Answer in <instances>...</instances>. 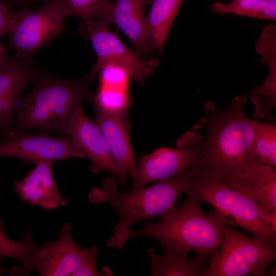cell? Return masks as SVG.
<instances>
[{
  "mask_svg": "<svg viewBox=\"0 0 276 276\" xmlns=\"http://www.w3.org/2000/svg\"><path fill=\"white\" fill-rule=\"evenodd\" d=\"M248 98L247 94L236 96L225 108L218 107L212 100L206 102L203 114L193 126L206 131L199 174L230 185L248 163L254 134L252 119L243 110Z\"/></svg>",
  "mask_w": 276,
  "mask_h": 276,
  "instance_id": "6da1fadb",
  "label": "cell"
},
{
  "mask_svg": "<svg viewBox=\"0 0 276 276\" xmlns=\"http://www.w3.org/2000/svg\"><path fill=\"white\" fill-rule=\"evenodd\" d=\"M199 173L194 169L172 178L152 183L149 187L119 191L112 177L103 178L102 189L94 188L88 193L92 204L106 203L114 209L118 221L113 228V236L106 244L108 248L120 250L128 239L132 226L141 221L173 216L180 197L186 194L194 177Z\"/></svg>",
  "mask_w": 276,
  "mask_h": 276,
  "instance_id": "7a4b0ae2",
  "label": "cell"
},
{
  "mask_svg": "<svg viewBox=\"0 0 276 276\" xmlns=\"http://www.w3.org/2000/svg\"><path fill=\"white\" fill-rule=\"evenodd\" d=\"M32 81V90L15 104L9 133L34 129L67 136L75 108L93 97L90 81L86 77L63 79L36 72Z\"/></svg>",
  "mask_w": 276,
  "mask_h": 276,
  "instance_id": "3957f363",
  "label": "cell"
},
{
  "mask_svg": "<svg viewBox=\"0 0 276 276\" xmlns=\"http://www.w3.org/2000/svg\"><path fill=\"white\" fill-rule=\"evenodd\" d=\"M186 196L173 216L158 222L146 221L142 228L131 229L128 239L149 237L163 249L187 254L193 251L212 256L220 246L225 229L234 226V222L215 208L205 213L199 201L191 195Z\"/></svg>",
  "mask_w": 276,
  "mask_h": 276,
  "instance_id": "277c9868",
  "label": "cell"
},
{
  "mask_svg": "<svg viewBox=\"0 0 276 276\" xmlns=\"http://www.w3.org/2000/svg\"><path fill=\"white\" fill-rule=\"evenodd\" d=\"M186 194L205 202L231 219L252 237L276 245V233L269 224L270 215L259 203L231 188L226 181L198 174Z\"/></svg>",
  "mask_w": 276,
  "mask_h": 276,
  "instance_id": "5b68a950",
  "label": "cell"
},
{
  "mask_svg": "<svg viewBox=\"0 0 276 276\" xmlns=\"http://www.w3.org/2000/svg\"><path fill=\"white\" fill-rule=\"evenodd\" d=\"M275 259L276 245L228 226L219 248L210 258L206 276L266 275Z\"/></svg>",
  "mask_w": 276,
  "mask_h": 276,
  "instance_id": "8992f818",
  "label": "cell"
},
{
  "mask_svg": "<svg viewBox=\"0 0 276 276\" xmlns=\"http://www.w3.org/2000/svg\"><path fill=\"white\" fill-rule=\"evenodd\" d=\"M100 19L82 21L79 32L88 39L97 55V61L86 77L91 82L108 65L124 68L129 76L143 86L148 77L159 66L157 59H142L136 52L127 47Z\"/></svg>",
  "mask_w": 276,
  "mask_h": 276,
  "instance_id": "52a82bcc",
  "label": "cell"
},
{
  "mask_svg": "<svg viewBox=\"0 0 276 276\" xmlns=\"http://www.w3.org/2000/svg\"><path fill=\"white\" fill-rule=\"evenodd\" d=\"M203 140V136L199 133L189 131L177 140L176 149L160 147L143 155L136 164L131 189L167 180L194 169L198 170Z\"/></svg>",
  "mask_w": 276,
  "mask_h": 276,
  "instance_id": "ba28073f",
  "label": "cell"
},
{
  "mask_svg": "<svg viewBox=\"0 0 276 276\" xmlns=\"http://www.w3.org/2000/svg\"><path fill=\"white\" fill-rule=\"evenodd\" d=\"M67 16L58 0H52L35 12L21 11L16 14L8 48L14 50L20 58L30 59L62 33Z\"/></svg>",
  "mask_w": 276,
  "mask_h": 276,
  "instance_id": "9c48e42d",
  "label": "cell"
},
{
  "mask_svg": "<svg viewBox=\"0 0 276 276\" xmlns=\"http://www.w3.org/2000/svg\"><path fill=\"white\" fill-rule=\"evenodd\" d=\"M19 158L27 164L54 162L73 158H85L66 136L25 131L10 132L0 142V157Z\"/></svg>",
  "mask_w": 276,
  "mask_h": 276,
  "instance_id": "30bf717a",
  "label": "cell"
},
{
  "mask_svg": "<svg viewBox=\"0 0 276 276\" xmlns=\"http://www.w3.org/2000/svg\"><path fill=\"white\" fill-rule=\"evenodd\" d=\"M67 136L85 158L89 160L93 173L106 172L117 183H127L128 177L119 171L114 163L100 127L96 121L84 113L82 104L75 108Z\"/></svg>",
  "mask_w": 276,
  "mask_h": 276,
  "instance_id": "8fae6325",
  "label": "cell"
},
{
  "mask_svg": "<svg viewBox=\"0 0 276 276\" xmlns=\"http://www.w3.org/2000/svg\"><path fill=\"white\" fill-rule=\"evenodd\" d=\"M72 228L70 223L65 222L56 240L38 245L32 258V271L41 276L72 275L86 250L74 240Z\"/></svg>",
  "mask_w": 276,
  "mask_h": 276,
  "instance_id": "7c38bea8",
  "label": "cell"
},
{
  "mask_svg": "<svg viewBox=\"0 0 276 276\" xmlns=\"http://www.w3.org/2000/svg\"><path fill=\"white\" fill-rule=\"evenodd\" d=\"M29 59L16 55L8 57L0 64V135L2 138L11 129L16 101L35 73Z\"/></svg>",
  "mask_w": 276,
  "mask_h": 276,
  "instance_id": "4fadbf2b",
  "label": "cell"
},
{
  "mask_svg": "<svg viewBox=\"0 0 276 276\" xmlns=\"http://www.w3.org/2000/svg\"><path fill=\"white\" fill-rule=\"evenodd\" d=\"M94 108L95 121L103 133L114 163L124 175L132 178L136 164L126 116L97 107Z\"/></svg>",
  "mask_w": 276,
  "mask_h": 276,
  "instance_id": "5bb4252c",
  "label": "cell"
},
{
  "mask_svg": "<svg viewBox=\"0 0 276 276\" xmlns=\"http://www.w3.org/2000/svg\"><path fill=\"white\" fill-rule=\"evenodd\" d=\"M35 164L26 176L14 183L20 198L32 206L48 210L66 205V201L53 177V163L42 161Z\"/></svg>",
  "mask_w": 276,
  "mask_h": 276,
  "instance_id": "9a60e30c",
  "label": "cell"
},
{
  "mask_svg": "<svg viewBox=\"0 0 276 276\" xmlns=\"http://www.w3.org/2000/svg\"><path fill=\"white\" fill-rule=\"evenodd\" d=\"M153 0H115L110 24L116 25L128 38L142 58L151 55L153 49L148 39L145 8Z\"/></svg>",
  "mask_w": 276,
  "mask_h": 276,
  "instance_id": "2e32d148",
  "label": "cell"
},
{
  "mask_svg": "<svg viewBox=\"0 0 276 276\" xmlns=\"http://www.w3.org/2000/svg\"><path fill=\"white\" fill-rule=\"evenodd\" d=\"M229 185L259 203L270 215L276 212V168L247 163Z\"/></svg>",
  "mask_w": 276,
  "mask_h": 276,
  "instance_id": "e0dca14e",
  "label": "cell"
},
{
  "mask_svg": "<svg viewBox=\"0 0 276 276\" xmlns=\"http://www.w3.org/2000/svg\"><path fill=\"white\" fill-rule=\"evenodd\" d=\"M98 76L99 88L90 100L93 107L126 116L131 105L127 72L119 66L108 65Z\"/></svg>",
  "mask_w": 276,
  "mask_h": 276,
  "instance_id": "ac0fdd59",
  "label": "cell"
},
{
  "mask_svg": "<svg viewBox=\"0 0 276 276\" xmlns=\"http://www.w3.org/2000/svg\"><path fill=\"white\" fill-rule=\"evenodd\" d=\"M188 255L171 249H164L160 254L152 248H148L151 276H206L211 256L195 254Z\"/></svg>",
  "mask_w": 276,
  "mask_h": 276,
  "instance_id": "d6986e66",
  "label": "cell"
},
{
  "mask_svg": "<svg viewBox=\"0 0 276 276\" xmlns=\"http://www.w3.org/2000/svg\"><path fill=\"white\" fill-rule=\"evenodd\" d=\"M185 0H153L146 16L147 35L153 50L159 55L164 48L172 24Z\"/></svg>",
  "mask_w": 276,
  "mask_h": 276,
  "instance_id": "ffe728a7",
  "label": "cell"
},
{
  "mask_svg": "<svg viewBox=\"0 0 276 276\" xmlns=\"http://www.w3.org/2000/svg\"><path fill=\"white\" fill-rule=\"evenodd\" d=\"M252 123L254 134L248 163L276 168L275 122H263L252 119Z\"/></svg>",
  "mask_w": 276,
  "mask_h": 276,
  "instance_id": "44dd1931",
  "label": "cell"
},
{
  "mask_svg": "<svg viewBox=\"0 0 276 276\" xmlns=\"http://www.w3.org/2000/svg\"><path fill=\"white\" fill-rule=\"evenodd\" d=\"M213 11L219 14H231L275 20L276 0H233L229 3L216 2Z\"/></svg>",
  "mask_w": 276,
  "mask_h": 276,
  "instance_id": "7402d4cb",
  "label": "cell"
},
{
  "mask_svg": "<svg viewBox=\"0 0 276 276\" xmlns=\"http://www.w3.org/2000/svg\"><path fill=\"white\" fill-rule=\"evenodd\" d=\"M38 246L30 229H27L23 239L20 240L9 239L4 229H0V262L6 258L19 261L22 264L25 275L32 272L31 268L32 258Z\"/></svg>",
  "mask_w": 276,
  "mask_h": 276,
  "instance_id": "603a6c76",
  "label": "cell"
},
{
  "mask_svg": "<svg viewBox=\"0 0 276 276\" xmlns=\"http://www.w3.org/2000/svg\"><path fill=\"white\" fill-rule=\"evenodd\" d=\"M68 16H77L82 21L99 18L108 25L110 24L113 7L111 0H58Z\"/></svg>",
  "mask_w": 276,
  "mask_h": 276,
  "instance_id": "cb8c5ba5",
  "label": "cell"
},
{
  "mask_svg": "<svg viewBox=\"0 0 276 276\" xmlns=\"http://www.w3.org/2000/svg\"><path fill=\"white\" fill-rule=\"evenodd\" d=\"M98 257V249L96 246L93 245L86 248L84 255L71 276L112 275L111 269L106 267L99 271L97 270L96 262Z\"/></svg>",
  "mask_w": 276,
  "mask_h": 276,
  "instance_id": "d4e9b609",
  "label": "cell"
},
{
  "mask_svg": "<svg viewBox=\"0 0 276 276\" xmlns=\"http://www.w3.org/2000/svg\"><path fill=\"white\" fill-rule=\"evenodd\" d=\"M16 14L0 4V37L12 31L15 22Z\"/></svg>",
  "mask_w": 276,
  "mask_h": 276,
  "instance_id": "484cf974",
  "label": "cell"
},
{
  "mask_svg": "<svg viewBox=\"0 0 276 276\" xmlns=\"http://www.w3.org/2000/svg\"><path fill=\"white\" fill-rule=\"evenodd\" d=\"M269 224L271 229L276 233V212L271 214Z\"/></svg>",
  "mask_w": 276,
  "mask_h": 276,
  "instance_id": "4316f807",
  "label": "cell"
},
{
  "mask_svg": "<svg viewBox=\"0 0 276 276\" xmlns=\"http://www.w3.org/2000/svg\"><path fill=\"white\" fill-rule=\"evenodd\" d=\"M8 58L5 48L0 42V64L5 62Z\"/></svg>",
  "mask_w": 276,
  "mask_h": 276,
  "instance_id": "83f0119b",
  "label": "cell"
},
{
  "mask_svg": "<svg viewBox=\"0 0 276 276\" xmlns=\"http://www.w3.org/2000/svg\"><path fill=\"white\" fill-rule=\"evenodd\" d=\"M3 221L0 219V229H3Z\"/></svg>",
  "mask_w": 276,
  "mask_h": 276,
  "instance_id": "f1b7e54d",
  "label": "cell"
}]
</instances>
